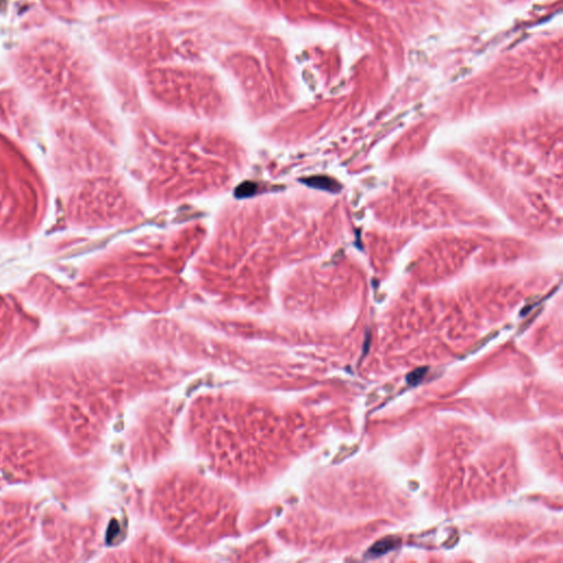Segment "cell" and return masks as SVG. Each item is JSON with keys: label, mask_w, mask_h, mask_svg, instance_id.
Segmentation results:
<instances>
[{"label": "cell", "mask_w": 563, "mask_h": 563, "mask_svg": "<svg viewBox=\"0 0 563 563\" xmlns=\"http://www.w3.org/2000/svg\"><path fill=\"white\" fill-rule=\"evenodd\" d=\"M398 543H399V539H397V538H394V537L384 538V539L377 541L376 543H374V545L368 551V555L371 558L384 555L385 553L395 549Z\"/></svg>", "instance_id": "cell-1"}, {"label": "cell", "mask_w": 563, "mask_h": 563, "mask_svg": "<svg viewBox=\"0 0 563 563\" xmlns=\"http://www.w3.org/2000/svg\"><path fill=\"white\" fill-rule=\"evenodd\" d=\"M254 190H255V185L254 184H252V183H244V184H242L238 188L235 195L238 197H242L243 198V197H247V196L252 195L254 192Z\"/></svg>", "instance_id": "cell-4"}, {"label": "cell", "mask_w": 563, "mask_h": 563, "mask_svg": "<svg viewBox=\"0 0 563 563\" xmlns=\"http://www.w3.org/2000/svg\"><path fill=\"white\" fill-rule=\"evenodd\" d=\"M427 373V367H420L407 375V382L410 385H416L421 382Z\"/></svg>", "instance_id": "cell-3"}, {"label": "cell", "mask_w": 563, "mask_h": 563, "mask_svg": "<svg viewBox=\"0 0 563 563\" xmlns=\"http://www.w3.org/2000/svg\"><path fill=\"white\" fill-rule=\"evenodd\" d=\"M306 183L310 186H313L316 188H321V189H324V190H335L338 187L336 183L333 181L332 179L328 178V177H323V176H318V177H312V178H309V179H306Z\"/></svg>", "instance_id": "cell-2"}]
</instances>
